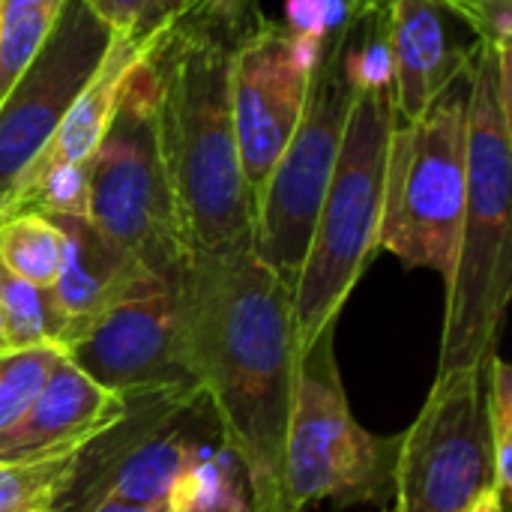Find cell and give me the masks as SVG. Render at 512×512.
<instances>
[{
    "label": "cell",
    "instance_id": "obj_31",
    "mask_svg": "<svg viewBox=\"0 0 512 512\" xmlns=\"http://www.w3.org/2000/svg\"><path fill=\"white\" fill-rule=\"evenodd\" d=\"M6 348V339H3V324H0V351Z\"/></svg>",
    "mask_w": 512,
    "mask_h": 512
},
{
    "label": "cell",
    "instance_id": "obj_10",
    "mask_svg": "<svg viewBox=\"0 0 512 512\" xmlns=\"http://www.w3.org/2000/svg\"><path fill=\"white\" fill-rule=\"evenodd\" d=\"M483 393L486 366L435 375L423 411L399 432L396 510L471 512L495 486Z\"/></svg>",
    "mask_w": 512,
    "mask_h": 512
},
{
    "label": "cell",
    "instance_id": "obj_2",
    "mask_svg": "<svg viewBox=\"0 0 512 512\" xmlns=\"http://www.w3.org/2000/svg\"><path fill=\"white\" fill-rule=\"evenodd\" d=\"M264 18L261 0H180L141 54L180 225L198 255H234L255 243V204L234 138L231 69Z\"/></svg>",
    "mask_w": 512,
    "mask_h": 512
},
{
    "label": "cell",
    "instance_id": "obj_6",
    "mask_svg": "<svg viewBox=\"0 0 512 512\" xmlns=\"http://www.w3.org/2000/svg\"><path fill=\"white\" fill-rule=\"evenodd\" d=\"M333 342L336 324L324 327L300 357L285 438L288 501L297 512L318 501L390 507L402 438H381L357 423Z\"/></svg>",
    "mask_w": 512,
    "mask_h": 512
},
{
    "label": "cell",
    "instance_id": "obj_28",
    "mask_svg": "<svg viewBox=\"0 0 512 512\" xmlns=\"http://www.w3.org/2000/svg\"><path fill=\"white\" fill-rule=\"evenodd\" d=\"M87 512H168V504L165 507H144V504H126V501H99Z\"/></svg>",
    "mask_w": 512,
    "mask_h": 512
},
{
    "label": "cell",
    "instance_id": "obj_33",
    "mask_svg": "<svg viewBox=\"0 0 512 512\" xmlns=\"http://www.w3.org/2000/svg\"><path fill=\"white\" fill-rule=\"evenodd\" d=\"M387 512H399V510H396V504H393V507H387Z\"/></svg>",
    "mask_w": 512,
    "mask_h": 512
},
{
    "label": "cell",
    "instance_id": "obj_17",
    "mask_svg": "<svg viewBox=\"0 0 512 512\" xmlns=\"http://www.w3.org/2000/svg\"><path fill=\"white\" fill-rule=\"evenodd\" d=\"M147 45L144 39L135 36H114L99 72L93 75V81L84 87V93L75 99V105L69 108V114L63 117V123L57 126V132L51 135V141L45 144V150L33 159V165L24 171V177L18 180L15 189H21L27 180L60 168V165H75V162H90L108 123L111 114L117 108L123 81L129 78L132 66L138 63L141 51ZM12 198V195H9Z\"/></svg>",
    "mask_w": 512,
    "mask_h": 512
},
{
    "label": "cell",
    "instance_id": "obj_20",
    "mask_svg": "<svg viewBox=\"0 0 512 512\" xmlns=\"http://www.w3.org/2000/svg\"><path fill=\"white\" fill-rule=\"evenodd\" d=\"M66 0H0V99L42 48Z\"/></svg>",
    "mask_w": 512,
    "mask_h": 512
},
{
    "label": "cell",
    "instance_id": "obj_19",
    "mask_svg": "<svg viewBox=\"0 0 512 512\" xmlns=\"http://www.w3.org/2000/svg\"><path fill=\"white\" fill-rule=\"evenodd\" d=\"M0 324L6 348L57 345L60 318L48 288H36L0 261Z\"/></svg>",
    "mask_w": 512,
    "mask_h": 512
},
{
    "label": "cell",
    "instance_id": "obj_12",
    "mask_svg": "<svg viewBox=\"0 0 512 512\" xmlns=\"http://www.w3.org/2000/svg\"><path fill=\"white\" fill-rule=\"evenodd\" d=\"M57 348L84 375L123 399L198 387L189 366L177 288L129 297L66 333Z\"/></svg>",
    "mask_w": 512,
    "mask_h": 512
},
{
    "label": "cell",
    "instance_id": "obj_24",
    "mask_svg": "<svg viewBox=\"0 0 512 512\" xmlns=\"http://www.w3.org/2000/svg\"><path fill=\"white\" fill-rule=\"evenodd\" d=\"M114 36H150L180 0H84Z\"/></svg>",
    "mask_w": 512,
    "mask_h": 512
},
{
    "label": "cell",
    "instance_id": "obj_13",
    "mask_svg": "<svg viewBox=\"0 0 512 512\" xmlns=\"http://www.w3.org/2000/svg\"><path fill=\"white\" fill-rule=\"evenodd\" d=\"M312 66L300 57L285 24L270 18H264L234 57V138L255 207L303 117Z\"/></svg>",
    "mask_w": 512,
    "mask_h": 512
},
{
    "label": "cell",
    "instance_id": "obj_9",
    "mask_svg": "<svg viewBox=\"0 0 512 512\" xmlns=\"http://www.w3.org/2000/svg\"><path fill=\"white\" fill-rule=\"evenodd\" d=\"M201 405V387L129 396L123 414L75 453L48 512H87L99 501L165 507L201 453L192 435Z\"/></svg>",
    "mask_w": 512,
    "mask_h": 512
},
{
    "label": "cell",
    "instance_id": "obj_34",
    "mask_svg": "<svg viewBox=\"0 0 512 512\" xmlns=\"http://www.w3.org/2000/svg\"><path fill=\"white\" fill-rule=\"evenodd\" d=\"M168 512H174V510H171V507H168Z\"/></svg>",
    "mask_w": 512,
    "mask_h": 512
},
{
    "label": "cell",
    "instance_id": "obj_7",
    "mask_svg": "<svg viewBox=\"0 0 512 512\" xmlns=\"http://www.w3.org/2000/svg\"><path fill=\"white\" fill-rule=\"evenodd\" d=\"M87 219L156 279L177 288L189 246L159 144L150 75L141 57L123 81L111 123L93 153Z\"/></svg>",
    "mask_w": 512,
    "mask_h": 512
},
{
    "label": "cell",
    "instance_id": "obj_18",
    "mask_svg": "<svg viewBox=\"0 0 512 512\" xmlns=\"http://www.w3.org/2000/svg\"><path fill=\"white\" fill-rule=\"evenodd\" d=\"M0 261L36 288H51L66 261V237L54 219L12 213L0 219Z\"/></svg>",
    "mask_w": 512,
    "mask_h": 512
},
{
    "label": "cell",
    "instance_id": "obj_29",
    "mask_svg": "<svg viewBox=\"0 0 512 512\" xmlns=\"http://www.w3.org/2000/svg\"><path fill=\"white\" fill-rule=\"evenodd\" d=\"M471 512H507V507L501 504V498L495 495V489L483 492V498L471 507Z\"/></svg>",
    "mask_w": 512,
    "mask_h": 512
},
{
    "label": "cell",
    "instance_id": "obj_1",
    "mask_svg": "<svg viewBox=\"0 0 512 512\" xmlns=\"http://www.w3.org/2000/svg\"><path fill=\"white\" fill-rule=\"evenodd\" d=\"M177 297L192 375L252 507L297 512L285 489V438L303 357L291 291L246 249L189 252Z\"/></svg>",
    "mask_w": 512,
    "mask_h": 512
},
{
    "label": "cell",
    "instance_id": "obj_5",
    "mask_svg": "<svg viewBox=\"0 0 512 512\" xmlns=\"http://www.w3.org/2000/svg\"><path fill=\"white\" fill-rule=\"evenodd\" d=\"M471 81L474 45L432 105L417 120L396 123L384 168L378 252L435 270L444 282L456 264L465 210Z\"/></svg>",
    "mask_w": 512,
    "mask_h": 512
},
{
    "label": "cell",
    "instance_id": "obj_27",
    "mask_svg": "<svg viewBox=\"0 0 512 512\" xmlns=\"http://www.w3.org/2000/svg\"><path fill=\"white\" fill-rule=\"evenodd\" d=\"M387 0H327L330 6V27L339 24V21H354V18H363L375 9H381Z\"/></svg>",
    "mask_w": 512,
    "mask_h": 512
},
{
    "label": "cell",
    "instance_id": "obj_3",
    "mask_svg": "<svg viewBox=\"0 0 512 512\" xmlns=\"http://www.w3.org/2000/svg\"><path fill=\"white\" fill-rule=\"evenodd\" d=\"M512 60L474 42L468 117V186L447 279L438 375L480 369L507 324L512 294Z\"/></svg>",
    "mask_w": 512,
    "mask_h": 512
},
{
    "label": "cell",
    "instance_id": "obj_11",
    "mask_svg": "<svg viewBox=\"0 0 512 512\" xmlns=\"http://www.w3.org/2000/svg\"><path fill=\"white\" fill-rule=\"evenodd\" d=\"M114 33L84 0H66L42 48L0 99V210L99 72Z\"/></svg>",
    "mask_w": 512,
    "mask_h": 512
},
{
    "label": "cell",
    "instance_id": "obj_14",
    "mask_svg": "<svg viewBox=\"0 0 512 512\" xmlns=\"http://www.w3.org/2000/svg\"><path fill=\"white\" fill-rule=\"evenodd\" d=\"M126 408V399L84 375L63 351L27 408V414L0 435V459L33 462L72 456L105 432Z\"/></svg>",
    "mask_w": 512,
    "mask_h": 512
},
{
    "label": "cell",
    "instance_id": "obj_23",
    "mask_svg": "<svg viewBox=\"0 0 512 512\" xmlns=\"http://www.w3.org/2000/svg\"><path fill=\"white\" fill-rule=\"evenodd\" d=\"M72 456H51L33 462L0 459V512H48L72 465Z\"/></svg>",
    "mask_w": 512,
    "mask_h": 512
},
{
    "label": "cell",
    "instance_id": "obj_15",
    "mask_svg": "<svg viewBox=\"0 0 512 512\" xmlns=\"http://www.w3.org/2000/svg\"><path fill=\"white\" fill-rule=\"evenodd\" d=\"M48 219H54L66 237L63 270L48 288L54 312L60 318V339L129 297L156 288H174L156 279L138 258H132L114 240H108L87 216Z\"/></svg>",
    "mask_w": 512,
    "mask_h": 512
},
{
    "label": "cell",
    "instance_id": "obj_21",
    "mask_svg": "<svg viewBox=\"0 0 512 512\" xmlns=\"http://www.w3.org/2000/svg\"><path fill=\"white\" fill-rule=\"evenodd\" d=\"M57 357V345L0 351V435H6L27 414V408L45 387Z\"/></svg>",
    "mask_w": 512,
    "mask_h": 512
},
{
    "label": "cell",
    "instance_id": "obj_32",
    "mask_svg": "<svg viewBox=\"0 0 512 512\" xmlns=\"http://www.w3.org/2000/svg\"><path fill=\"white\" fill-rule=\"evenodd\" d=\"M441 3H444V6H447V9H450V6H453V3H456V0H441Z\"/></svg>",
    "mask_w": 512,
    "mask_h": 512
},
{
    "label": "cell",
    "instance_id": "obj_16",
    "mask_svg": "<svg viewBox=\"0 0 512 512\" xmlns=\"http://www.w3.org/2000/svg\"><path fill=\"white\" fill-rule=\"evenodd\" d=\"M396 123L417 120L471 48L453 39V12L441 0H387Z\"/></svg>",
    "mask_w": 512,
    "mask_h": 512
},
{
    "label": "cell",
    "instance_id": "obj_26",
    "mask_svg": "<svg viewBox=\"0 0 512 512\" xmlns=\"http://www.w3.org/2000/svg\"><path fill=\"white\" fill-rule=\"evenodd\" d=\"M285 30L294 39L300 57L306 63L318 60V48L330 30V6L327 0H288L285 3Z\"/></svg>",
    "mask_w": 512,
    "mask_h": 512
},
{
    "label": "cell",
    "instance_id": "obj_4",
    "mask_svg": "<svg viewBox=\"0 0 512 512\" xmlns=\"http://www.w3.org/2000/svg\"><path fill=\"white\" fill-rule=\"evenodd\" d=\"M393 129V84L357 87L309 252L291 294L303 351L324 327L339 324L351 291L378 252L384 168Z\"/></svg>",
    "mask_w": 512,
    "mask_h": 512
},
{
    "label": "cell",
    "instance_id": "obj_30",
    "mask_svg": "<svg viewBox=\"0 0 512 512\" xmlns=\"http://www.w3.org/2000/svg\"><path fill=\"white\" fill-rule=\"evenodd\" d=\"M195 512H264L258 507H252V501H240V504H219V507H207V510H195Z\"/></svg>",
    "mask_w": 512,
    "mask_h": 512
},
{
    "label": "cell",
    "instance_id": "obj_25",
    "mask_svg": "<svg viewBox=\"0 0 512 512\" xmlns=\"http://www.w3.org/2000/svg\"><path fill=\"white\" fill-rule=\"evenodd\" d=\"M450 12L465 21L489 48L510 51L512 0H456Z\"/></svg>",
    "mask_w": 512,
    "mask_h": 512
},
{
    "label": "cell",
    "instance_id": "obj_22",
    "mask_svg": "<svg viewBox=\"0 0 512 512\" xmlns=\"http://www.w3.org/2000/svg\"><path fill=\"white\" fill-rule=\"evenodd\" d=\"M486 426L492 450L495 495L510 510L512 495V369L501 354L486 360Z\"/></svg>",
    "mask_w": 512,
    "mask_h": 512
},
{
    "label": "cell",
    "instance_id": "obj_8",
    "mask_svg": "<svg viewBox=\"0 0 512 512\" xmlns=\"http://www.w3.org/2000/svg\"><path fill=\"white\" fill-rule=\"evenodd\" d=\"M354 93L357 84L351 75V21L345 18L327 30L318 48L303 117L255 207L252 252L279 276V282L291 294L306 261L315 219L342 147Z\"/></svg>",
    "mask_w": 512,
    "mask_h": 512
}]
</instances>
